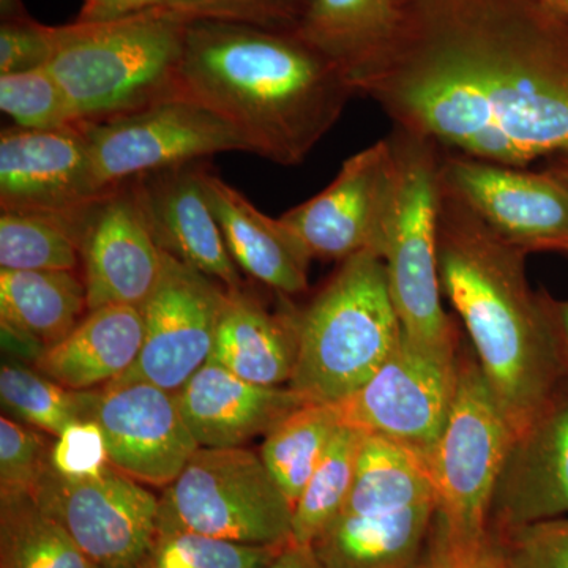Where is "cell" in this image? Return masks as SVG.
<instances>
[{"mask_svg":"<svg viewBox=\"0 0 568 568\" xmlns=\"http://www.w3.org/2000/svg\"><path fill=\"white\" fill-rule=\"evenodd\" d=\"M357 84L395 129L508 166L568 155V17L545 0H395Z\"/></svg>","mask_w":568,"mask_h":568,"instance_id":"1","label":"cell"},{"mask_svg":"<svg viewBox=\"0 0 568 568\" xmlns=\"http://www.w3.org/2000/svg\"><path fill=\"white\" fill-rule=\"evenodd\" d=\"M436 244L443 295L518 435L568 381L552 298L530 286L528 253L497 237L440 173Z\"/></svg>","mask_w":568,"mask_h":568,"instance_id":"2","label":"cell"},{"mask_svg":"<svg viewBox=\"0 0 568 568\" xmlns=\"http://www.w3.org/2000/svg\"><path fill=\"white\" fill-rule=\"evenodd\" d=\"M355 95L349 78L295 32L186 26L178 97L215 112L271 162L304 163Z\"/></svg>","mask_w":568,"mask_h":568,"instance_id":"3","label":"cell"},{"mask_svg":"<svg viewBox=\"0 0 568 568\" xmlns=\"http://www.w3.org/2000/svg\"><path fill=\"white\" fill-rule=\"evenodd\" d=\"M189 22L159 7L119 20L54 26L47 69L77 122L110 121L178 97Z\"/></svg>","mask_w":568,"mask_h":568,"instance_id":"4","label":"cell"},{"mask_svg":"<svg viewBox=\"0 0 568 568\" xmlns=\"http://www.w3.org/2000/svg\"><path fill=\"white\" fill-rule=\"evenodd\" d=\"M402 338L384 261L372 252L355 254L301 310L287 387L305 402L334 405L364 386Z\"/></svg>","mask_w":568,"mask_h":568,"instance_id":"5","label":"cell"},{"mask_svg":"<svg viewBox=\"0 0 568 568\" xmlns=\"http://www.w3.org/2000/svg\"><path fill=\"white\" fill-rule=\"evenodd\" d=\"M394 196L384 230L381 260L388 291L407 338L417 345L457 353V331L443 305L437 267L436 205L440 152L426 138L395 129Z\"/></svg>","mask_w":568,"mask_h":568,"instance_id":"6","label":"cell"},{"mask_svg":"<svg viewBox=\"0 0 568 568\" xmlns=\"http://www.w3.org/2000/svg\"><path fill=\"white\" fill-rule=\"evenodd\" d=\"M514 437L477 357L459 355L454 405L426 457L436 499L432 544L463 547L488 536L493 496Z\"/></svg>","mask_w":568,"mask_h":568,"instance_id":"7","label":"cell"},{"mask_svg":"<svg viewBox=\"0 0 568 568\" xmlns=\"http://www.w3.org/2000/svg\"><path fill=\"white\" fill-rule=\"evenodd\" d=\"M293 514L260 454L200 447L159 496V532L274 547L293 544Z\"/></svg>","mask_w":568,"mask_h":568,"instance_id":"8","label":"cell"},{"mask_svg":"<svg viewBox=\"0 0 568 568\" xmlns=\"http://www.w3.org/2000/svg\"><path fill=\"white\" fill-rule=\"evenodd\" d=\"M81 125L102 192L141 175L203 162L215 153H252L248 142L230 123L182 97Z\"/></svg>","mask_w":568,"mask_h":568,"instance_id":"9","label":"cell"},{"mask_svg":"<svg viewBox=\"0 0 568 568\" xmlns=\"http://www.w3.org/2000/svg\"><path fill=\"white\" fill-rule=\"evenodd\" d=\"M457 353L402 342L375 375L334 403L342 425L387 437L426 459L446 425L458 386Z\"/></svg>","mask_w":568,"mask_h":568,"instance_id":"10","label":"cell"},{"mask_svg":"<svg viewBox=\"0 0 568 568\" xmlns=\"http://www.w3.org/2000/svg\"><path fill=\"white\" fill-rule=\"evenodd\" d=\"M32 496L102 568H141L159 534V496L112 466L89 478L51 466Z\"/></svg>","mask_w":568,"mask_h":568,"instance_id":"11","label":"cell"},{"mask_svg":"<svg viewBox=\"0 0 568 568\" xmlns=\"http://www.w3.org/2000/svg\"><path fill=\"white\" fill-rule=\"evenodd\" d=\"M227 293L223 284L163 252L162 275L141 308V353L132 368L106 387L148 383L181 390L211 357Z\"/></svg>","mask_w":568,"mask_h":568,"instance_id":"12","label":"cell"},{"mask_svg":"<svg viewBox=\"0 0 568 568\" xmlns=\"http://www.w3.org/2000/svg\"><path fill=\"white\" fill-rule=\"evenodd\" d=\"M440 179L507 244L528 254H568V186L548 168L530 171L443 149Z\"/></svg>","mask_w":568,"mask_h":568,"instance_id":"13","label":"cell"},{"mask_svg":"<svg viewBox=\"0 0 568 568\" xmlns=\"http://www.w3.org/2000/svg\"><path fill=\"white\" fill-rule=\"evenodd\" d=\"M390 138L343 163L334 181L278 216L312 260L343 261L372 252L381 256L394 196Z\"/></svg>","mask_w":568,"mask_h":568,"instance_id":"14","label":"cell"},{"mask_svg":"<svg viewBox=\"0 0 568 568\" xmlns=\"http://www.w3.org/2000/svg\"><path fill=\"white\" fill-rule=\"evenodd\" d=\"M92 420L111 466L149 488H166L200 448L175 392L148 383L97 390Z\"/></svg>","mask_w":568,"mask_h":568,"instance_id":"15","label":"cell"},{"mask_svg":"<svg viewBox=\"0 0 568 568\" xmlns=\"http://www.w3.org/2000/svg\"><path fill=\"white\" fill-rule=\"evenodd\" d=\"M162 267L163 252L153 241L132 182L115 186L91 205L81 239L89 312L108 305L142 308Z\"/></svg>","mask_w":568,"mask_h":568,"instance_id":"16","label":"cell"},{"mask_svg":"<svg viewBox=\"0 0 568 568\" xmlns=\"http://www.w3.org/2000/svg\"><path fill=\"white\" fill-rule=\"evenodd\" d=\"M106 192L97 185L82 125L61 130L10 126L0 133V207L78 212Z\"/></svg>","mask_w":568,"mask_h":568,"instance_id":"17","label":"cell"},{"mask_svg":"<svg viewBox=\"0 0 568 568\" xmlns=\"http://www.w3.org/2000/svg\"><path fill=\"white\" fill-rule=\"evenodd\" d=\"M568 517V381L515 435L497 480L488 530H508Z\"/></svg>","mask_w":568,"mask_h":568,"instance_id":"18","label":"cell"},{"mask_svg":"<svg viewBox=\"0 0 568 568\" xmlns=\"http://www.w3.org/2000/svg\"><path fill=\"white\" fill-rule=\"evenodd\" d=\"M203 162L182 164L170 170L133 179L145 222L153 241L194 271L223 284L226 290L244 287L223 231L209 200Z\"/></svg>","mask_w":568,"mask_h":568,"instance_id":"19","label":"cell"},{"mask_svg":"<svg viewBox=\"0 0 568 568\" xmlns=\"http://www.w3.org/2000/svg\"><path fill=\"white\" fill-rule=\"evenodd\" d=\"M175 394L197 446L204 448L245 447L308 403L290 387L257 386L211 361Z\"/></svg>","mask_w":568,"mask_h":568,"instance_id":"20","label":"cell"},{"mask_svg":"<svg viewBox=\"0 0 568 568\" xmlns=\"http://www.w3.org/2000/svg\"><path fill=\"white\" fill-rule=\"evenodd\" d=\"M209 200L234 263L274 293L304 294L312 256L280 219L265 215L219 175L205 174Z\"/></svg>","mask_w":568,"mask_h":568,"instance_id":"21","label":"cell"},{"mask_svg":"<svg viewBox=\"0 0 568 568\" xmlns=\"http://www.w3.org/2000/svg\"><path fill=\"white\" fill-rule=\"evenodd\" d=\"M301 310L267 308L244 287L227 293L209 361L257 386L283 387L293 377Z\"/></svg>","mask_w":568,"mask_h":568,"instance_id":"22","label":"cell"},{"mask_svg":"<svg viewBox=\"0 0 568 568\" xmlns=\"http://www.w3.org/2000/svg\"><path fill=\"white\" fill-rule=\"evenodd\" d=\"M436 500L392 511H339L313 541L321 568H424Z\"/></svg>","mask_w":568,"mask_h":568,"instance_id":"23","label":"cell"},{"mask_svg":"<svg viewBox=\"0 0 568 568\" xmlns=\"http://www.w3.org/2000/svg\"><path fill=\"white\" fill-rule=\"evenodd\" d=\"M144 342L142 310L108 305L85 313L65 338L33 361L36 369L77 392L100 390L132 368Z\"/></svg>","mask_w":568,"mask_h":568,"instance_id":"24","label":"cell"},{"mask_svg":"<svg viewBox=\"0 0 568 568\" xmlns=\"http://www.w3.org/2000/svg\"><path fill=\"white\" fill-rule=\"evenodd\" d=\"M88 312L84 280L78 272L0 268L3 339L32 351L33 361L65 338Z\"/></svg>","mask_w":568,"mask_h":568,"instance_id":"25","label":"cell"},{"mask_svg":"<svg viewBox=\"0 0 568 568\" xmlns=\"http://www.w3.org/2000/svg\"><path fill=\"white\" fill-rule=\"evenodd\" d=\"M398 24L395 0H313L295 33L357 89L366 71L390 47Z\"/></svg>","mask_w":568,"mask_h":568,"instance_id":"26","label":"cell"},{"mask_svg":"<svg viewBox=\"0 0 568 568\" xmlns=\"http://www.w3.org/2000/svg\"><path fill=\"white\" fill-rule=\"evenodd\" d=\"M89 209L91 205L67 213L2 211L0 268L80 271L81 239Z\"/></svg>","mask_w":568,"mask_h":568,"instance_id":"27","label":"cell"},{"mask_svg":"<svg viewBox=\"0 0 568 568\" xmlns=\"http://www.w3.org/2000/svg\"><path fill=\"white\" fill-rule=\"evenodd\" d=\"M339 426L335 405L304 403L264 436L261 458L293 510Z\"/></svg>","mask_w":568,"mask_h":568,"instance_id":"28","label":"cell"},{"mask_svg":"<svg viewBox=\"0 0 568 568\" xmlns=\"http://www.w3.org/2000/svg\"><path fill=\"white\" fill-rule=\"evenodd\" d=\"M0 568H102L32 495L0 496Z\"/></svg>","mask_w":568,"mask_h":568,"instance_id":"29","label":"cell"},{"mask_svg":"<svg viewBox=\"0 0 568 568\" xmlns=\"http://www.w3.org/2000/svg\"><path fill=\"white\" fill-rule=\"evenodd\" d=\"M97 390L61 386L39 369L20 364L0 368V399L9 416L52 437L77 422L91 420Z\"/></svg>","mask_w":568,"mask_h":568,"instance_id":"30","label":"cell"},{"mask_svg":"<svg viewBox=\"0 0 568 568\" xmlns=\"http://www.w3.org/2000/svg\"><path fill=\"white\" fill-rule=\"evenodd\" d=\"M366 433L342 425L320 466L297 500L293 514V544L312 547L345 506L354 485L358 455Z\"/></svg>","mask_w":568,"mask_h":568,"instance_id":"31","label":"cell"},{"mask_svg":"<svg viewBox=\"0 0 568 568\" xmlns=\"http://www.w3.org/2000/svg\"><path fill=\"white\" fill-rule=\"evenodd\" d=\"M287 545H245L194 532H159L141 568H265Z\"/></svg>","mask_w":568,"mask_h":568,"instance_id":"32","label":"cell"},{"mask_svg":"<svg viewBox=\"0 0 568 568\" xmlns=\"http://www.w3.org/2000/svg\"><path fill=\"white\" fill-rule=\"evenodd\" d=\"M0 110L28 130H61L80 125L65 92L43 69L0 74Z\"/></svg>","mask_w":568,"mask_h":568,"instance_id":"33","label":"cell"},{"mask_svg":"<svg viewBox=\"0 0 568 568\" xmlns=\"http://www.w3.org/2000/svg\"><path fill=\"white\" fill-rule=\"evenodd\" d=\"M313 0H166L163 9L185 21L253 26L275 32H297Z\"/></svg>","mask_w":568,"mask_h":568,"instance_id":"34","label":"cell"},{"mask_svg":"<svg viewBox=\"0 0 568 568\" xmlns=\"http://www.w3.org/2000/svg\"><path fill=\"white\" fill-rule=\"evenodd\" d=\"M54 439L14 418H0V496L33 495L50 473Z\"/></svg>","mask_w":568,"mask_h":568,"instance_id":"35","label":"cell"},{"mask_svg":"<svg viewBox=\"0 0 568 568\" xmlns=\"http://www.w3.org/2000/svg\"><path fill=\"white\" fill-rule=\"evenodd\" d=\"M511 568H568V517L495 536Z\"/></svg>","mask_w":568,"mask_h":568,"instance_id":"36","label":"cell"},{"mask_svg":"<svg viewBox=\"0 0 568 568\" xmlns=\"http://www.w3.org/2000/svg\"><path fill=\"white\" fill-rule=\"evenodd\" d=\"M55 473L69 478L99 477L111 467L106 440L95 420H82L55 437L51 452Z\"/></svg>","mask_w":568,"mask_h":568,"instance_id":"37","label":"cell"},{"mask_svg":"<svg viewBox=\"0 0 568 568\" xmlns=\"http://www.w3.org/2000/svg\"><path fill=\"white\" fill-rule=\"evenodd\" d=\"M54 26L32 17L0 22V74L43 69L54 54Z\"/></svg>","mask_w":568,"mask_h":568,"instance_id":"38","label":"cell"},{"mask_svg":"<svg viewBox=\"0 0 568 568\" xmlns=\"http://www.w3.org/2000/svg\"><path fill=\"white\" fill-rule=\"evenodd\" d=\"M425 568H511L503 545L491 532L463 547L432 544Z\"/></svg>","mask_w":568,"mask_h":568,"instance_id":"39","label":"cell"},{"mask_svg":"<svg viewBox=\"0 0 568 568\" xmlns=\"http://www.w3.org/2000/svg\"><path fill=\"white\" fill-rule=\"evenodd\" d=\"M166 0H82L77 21L100 22L119 20L130 14L159 9Z\"/></svg>","mask_w":568,"mask_h":568,"instance_id":"40","label":"cell"},{"mask_svg":"<svg viewBox=\"0 0 568 568\" xmlns=\"http://www.w3.org/2000/svg\"><path fill=\"white\" fill-rule=\"evenodd\" d=\"M265 568H321V566L312 547L290 544L282 555Z\"/></svg>","mask_w":568,"mask_h":568,"instance_id":"41","label":"cell"},{"mask_svg":"<svg viewBox=\"0 0 568 568\" xmlns=\"http://www.w3.org/2000/svg\"><path fill=\"white\" fill-rule=\"evenodd\" d=\"M552 312H555L556 328H558L560 349L568 369V301H555L552 298Z\"/></svg>","mask_w":568,"mask_h":568,"instance_id":"42","label":"cell"},{"mask_svg":"<svg viewBox=\"0 0 568 568\" xmlns=\"http://www.w3.org/2000/svg\"><path fill=\"white\" fill-rule=\"evenodd\" d=\"M0 17L2 21L20 20V18L31 17L26 10L22 0H0Z\"/></svg>","mask_w":568,"mask_h":568,"instance_id":"43","label":"cell"},{"mask_svg":"<svg viewBox=\"0 0 568 568\" xmlns=\"http://www.w3.org/2000/svg\"><path fill=\"white\" fill-rule=\"evenodd\" d=\"M547 168L558 175V178L562 179V182L568 186V155L548 160Z\"/></svg>","mask_w":568,"mask_h":568,"instance_id":"44","label":"cell"},{"mask_svg":"<svg viewBox=\"0 0 568 568\" xmlns=\"http://www.w3.org/2000/svg\"><path fill=\"white\" fill-rule=\"evenodd\" d=\"M545 2H547V3H548V6H551V7H552V9L558 10V9H559L560 3H562V0H545Z\"/></svg>","mask_w":568,"mask_h":568,"instance_id":"45","label":"cell"},{"mask_svg":"<svg viewBox=\"0 0 568 568\" xmlns=\"http://www.w3.org/2000/svg\"><path fill=\"white\" fill-rule=\"evenodd\" d=\"M560 13L567 14L568 17V0L562 3V7H560Z\"/></svg>","mask_w":568,"mask_h":568,"instance_id":"46","label":"cell"},{"mask_svg":"<svg viewBox=\"0 0 568 568\" xmlns=\"http://www.w3.org/2000/svg\"><path fill=\"white\" fill-rule=\"evenodd\" d=\"M425 568V567H424Z\"/></svg>","mask_w":568,"mask_h":568,"instance_id":"47","label":"cell"}]
</instances>
